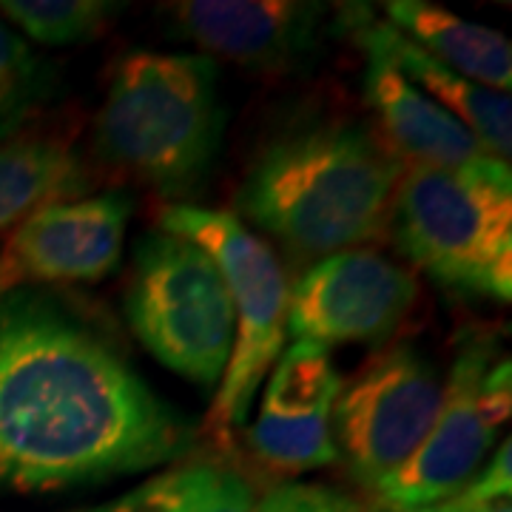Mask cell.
I'll use <instances>...</instances> for the list:
<instances>
[{
    "instance_id": "obj_6",
    "label": "cell",
    "mask_w": 512,
    "mask_h": 512,
    "mask_svg": "<svg viewBox=\"0 0 512 512\" xmlns=\"http://www.w3.org/2000/svg\"><path fill=\"white\" fill-rule=\"evenodd\" d=\"M126 316L168 370L200 387L220 382L234 348V302L217 262L197 242L163 228L137 242Z\"/></svg>"
},
{
    "instance_id": "obj_7",
    "label": "cell",
    "mask_w": 512,
    "mask_h": 512,
    "mask_svg": "<svg viewBox=\"0 0 512 512\" xmlns=\"http://www.w3.org/2000/svg\"><path fill=\"white\" fill-rule=\"evenodd\" d=\"M490 353L484 339L458 353L427 439L373 490L390 512L444 504L476 478L512 407L510 359L490 365Z\"/></svg>"
},
{
    "instance_id": "obj_5",
    "label": "cell",
    "mask_w": 512,
    "mask_h": 512,
    "mask_svg": "<svg viewBox=\"0 0 512 512\" xmlns=\"http://www.w3.org/2000/svg\"><path fill=\"white\" fill-rule=\"evenodd\" d=\"M160 228L208 251L234 302V348L205 419L208 433L225 444L245 424L259 387L282 353L291 285L271 245L228 211L168 205Z\"/></svg>"
},
{
    "instance_id": "obj_18",
    "label": "cell",
    "mask_w": 512,
    "mask_h": 512,
    "mask_svg": "<svg viewBox=\"0 0 512 512\" xmlns=\"http://www.w3.org/2000/svg\"><path fill=\"white\" fill-rule=\"evenodd\" d=\"M111 0H3L0 15L46 46H74L100 37L120 15Z\"/></svg>"
},
{
    "instance_id": "obj_4",
    "label": "cell",
    "mask_w": 512,
    "mask_h": 512,
    "mask_svg": "<svg viewBox=\"0 0 512 512\" xmlns=\"http://www.w3.org/2000/svg\"><path fill=\"white\" fill-rule=\"evenodd\" d=\"M390 231L399 251L441 285L510 302V163L487 171L404 168Z\"/></svg>"
},
{
    "instance_id": "obj_21",
    "label": "cell",
    "mask_w": 512,
    "mask_h": 512,
    "mask_svg": "<svg viewBox=\"0 0 512 512\" xmlns=\"http://www.w3.org/2000/svg\"><path fill=\"white\" fill-rule=\"evenodd\" d=\"M447 504V512H512L510 498H498V501H470L464 495H453Z\"/></svg>"
},
{
    "instance_id": "obj_16",
    "label": "cell",
    "mask_w": 512,
    "mask_h": 512,
    "mask_svg": "<svg viewBox=\"0 0 512 512\" xmlns=\"http://www.w3.org/2000/svg\"><path fill=\"white\" fill-rule=\"evenodd\" d=\"M83 512H256L248 478L228 464L191 461Z\"/></svg>"
},
{
    "instance_id": "obj_1",
    "label": "cell",
    "mask_w": 512,
    "mask_h": 512,
    "mask_svg": "<svg viewBox=\"0 0 512 512\" xmlns=\"http://www.w3.org/2000/svg\"><path fill=\"white\" fill-rule=\"evenodd\" d=\"M191 424L55 302H0V493L134 476L188 453Z\"/></svg>"
},
{
    "instance_id": "obj_2",
    "label": "cell",
    "mask_w": 512,
    "mask_h": 512,
    "mask_svg": "<svg viewBox=\"0 0 512 512\" xmlns=\"http://www.w3.org/2000/svg\"><path fill=\"white\" fill-rule=\"evenodd\" d=\"M404 168L367 126L316 123L262 151L237 205L293 254L322 259L387 234Z\"/></svg>"
},
{
    "instance_id": "obj_9",
    "label": "cell",
    "mask_w": 512,
    "mask_h": 512,
    "mask_svg": "<svg viewBox=\"0 0 512 512\" xmlns=\"http://www.w3.org/2000/svg\"><path fill=\"white\" fill-rule=\"evenodd\" d=\"M416 274L365 248L322 256L288 299V333L322 348L384 342L413 311Z\"/></svg>"
},
{
    "instance_id": "obj_3",
    "label": "cell",
    "mask_w": 512,
    "mask_h": 512,
    "mask_svg": "<svg viewBox=\"0 0 512 512\" xmlns=\"http://www.w3.org/2000/svg\"><path fill=\"white\" fill-rule=\"evenodd\" d=\"M225 131L220 69L208 55L131 52L97 114V151L165 197L205 180Z\"/></svg>"
},
{
    "instance_id": "obj_14",
    "label": "cell",
    "mask_w": 512,
    "mask_h": 512,
    "mask_svg": "<svg viewBox=\"0 0 512 512\" xmlns=\"http://www.w3.org/2000/svg\"><path fill=\"white\" fill-rule=\"evenodd\" d=\"M348 35L362 46L384 55L399 72L424 92L441 109L450 111L461 126L476 137L481 146L493 154L495 160L510 163L512 154V103L510 94L484 89L470 83L453 69L441 66L439 60L421 52L416 43H410L402 32H396L390 23L376 20L367 9L345 12Z\"/></svg>"
},
{
    "instance_id": "obj_22",
    "label": "cell",
    "mask_w": 512,
    "mask_h": 512,
    "mask_svg": "<svg viewBox=\"0 0 512 512\" xmlns=\"http://www.w3.org/2000/svg\"><path fill=\"white\" fill-rule=\"evenodd\" d=\"M407 512H447V504H433V507H421V510H407Z\"/></svg>"
},
{
    "instance_id": "obj_13",
    "label": "cell",
    "mask_w": 512,
    "mask_h": 512,
    "mask_svg": "<svg viewBox=\"0 0 512 512\" xmlns=\"http://www.w3.org/2000/svg\"><path fill=\"white\" fill-rule=\"evenodd\" d=\"M362 52L367 55V106L382 128L384 143L404 165L453 171H487L504 165V160H495L450 111L419 92L387 57L373 49Z\"/></svg>"
},
{
    "instance_id": "obj_8",
    "label": "cell",
    "mask_w": 512,
    "mask_h": 512,
    "mask_svg": "<svg viewBox=\"0 0 512 512\" xmlns=\"http://www.w3.org/2000/svg\"><path fill=\"white\" fill-rule=\"evenodd\" d=\"M444 382L416 348H393L367 362L333 404V444L367 490L393 476L427 439Z\"/></svg>"
},
{
    "instance_id": "obj_15",
    "label": "cell",
    "mask_w": 512,
    "mask_h": 512,
    "mask_svg": "<svg viewBox=\"0 0 512 512\" xmlns=\"http://www.w3.org/2000/svg\"><path fill=\"white\" fill-rule=\"evenodd\" d=\"M384 12L396 32H402L441 66L484 89L510 94L512 46L501 32L458 18L456 12L424 0H393L384 3Z\"/></svg>"
},
{
    "instance_id": "obj_20",
    "label": "cell",
    "mask_w": 512,
    "mask_h": 512,
    "mask_svg": "<svg viewBox=\"0 0 512 512\" xmlns=\"http://www.w3.org/2000/svg\"><path fill=\"white\" fill-rule=\"evenodd\" d=\"M458 495L470 501H498L512 495V447L510 439L495 450L493 461L484 467V473L476 476Z\"/></svg>"
},
{
    "instance_id": "obj_19",
    "label": "cell",
    "mask_w": 512,
    "mask_h": 512,
    "mask_svg": "<svg viewBox=\"0 0 512 512\" xmlns=\"http://www.w3.org/2000/svg\"><path fill=\"white\" fill-rule=\"evenodd\" d=\"M37 86V60L0 18V123L18 114Z\"/></svg>"
},
{
    "instance_id": "obj_12",
    "label": "cell",
    "mask_w": 512,
    "mask_h": 512,
    "mask_svg": "<svg viewBox=\"0 0 512 512\" xmlns=\"http://www.w3.org/2000/svg\"><path fill=\"white\" fill-rule=\"evenodd\" d=\"M168 18L208 55L245 69L282 72L319 46L325 6L293 0H185Z\"/></svg>"
},
{
    "instance_id": "obj_17",
    "label": "cell",
    "mask_w": 512,
    "mask_h": 512,
    "mask_svg": "<svg viewBox=\"0 0 512 512\" xmlns=\"http://www.w3.org/2000/svg\"><path fill=\"white\" fill-rule=\"evenodd\" d=\"M86 177L72 146L29 137L0 148V231L32 211L83 191Z\"/></svg>"
},
{
    "instance_id": "obj_11",
    "label": "cell",
    "mask_w": 512,
    "mask_h": 512,
    "mask_svg": "<svg viewBox=\"0 0 512 512\" xmlns=\"http://www.w3.org/2000/svg\"><path fill=\"white\" fill-rule=\"evenodd\" d=\"M342 376L330 348L296 339L282 348L251 427V450L279 473H305L339 461L333 444V404Z\"/></svg>"
},
{
    "instance_id": "obj_10",
    "label": "cell",
    "mask_w": 512,
    "mask_h": 512,
    "mask_svg": "<svg viewBox=\"0 0 512 512\" xmlns=\"http://www.w3.org/2000/svg\"><path fill=\"white\" fill-rule=\"evenodd\" d=\"M128 217L131 200L123 194L49 202L32 211L0 248V296L23 285L109 276L123 254Z\"/></svg>"
}]
</instances>
